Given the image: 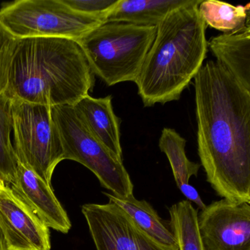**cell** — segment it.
I'll return each mask as SVG.
<instances>
[{"instance_id":"6da1fadb","label":"cell","mask_w":250,"mask_h":250,"mask_svg":"<svg viewBox=\"0 0 250 250\" xmlns=\"http://www.w3.org/2000/svg\"><path fill=\"white\" fill-rule=\"evenodd\" d=\"M197 146L216 194L250 203V91L208 61L194 77Z\"/></svg>"},{"instance_id":"7a4b0ae2","label":"cell","mask_w":250,"mask_h":250,"mask_svg":"<svg viewBox=\"0 0 250 250\" xmlns=\"http://www.w3.org/2000/svg\"><path fill=\"white\" fill-rule=\"evenodd\" d=\"M94 76L77 41L18 39L5 93L11 99L34 104L74 106L93 90Z\"/></svg>"},{"instance_id":"3957f363","label":"cell","mask_w":250,"mask_h":250,"mask_svg":"<svg viewBox=\"0 0 250 250\" xmlns=\"http://www.w3.org/2000/svg\"><path fill=\"white\" fill-rule=\"evenodd\" d=\"M201 2L172 11L156 27L135 83L145 106L178 101L203 66L208 42Z\"/></svg>"},{"instance_id":"277c9868","label":"cell","mask_w":250,"mask_h":250,"mask_svg":"<svg viewBox=\"0 0 250 250\" xmlns=\"http://www.w3.org/2000/svg\"><path fill=\"white\" fill-rule=\"evenodd\" d=\"M156 27L105 21L79 40L94 75L108 86L136 83Z\"/></svg>"},{"instance_id":"5b68a950","label":"cell","mask_w":250,"mask_h":250,"mask_svg":"<svg viewBox=\"0 0 250 250\" xmlns=\"http://www.w3.org/2000/svg\"><path fill=\"white\" fill-rule=\"evenodd\" d=\"M106 21L83 14L62 0H17L0 8V22L18 39L63 38L79 40Z\"/></svg>"},{"instance_id":"8992f818","label":"cell","mask_w":250,"mask_h":250,"mask_svg":"<svg viewBox=\"0 0 250 250\" xmlns=\"http://www.w3.org/2000/svg\"><path fill=\"white\" fill-rule=\"evenodd\" d=\"M52 114L61 136L64 160L84 165L114 195L125 197L134 194V185L123 160L89 131L73 106H54Z\"/></svg>"},{"instance_id":"52a82bcc","label":"cell","mask_w":250,"mask_h":250,"mask_svg":"<svg viewBox=\"0 0 250 250\" xmlns=\"http://www.w3.org/2000/svg\"><path fill=\"white\" fill-rule=\"evenodd\" d=\"M12 117L17 159L51 185L55 168L64 160L52 107L12 99Z\"/></svg>"},{"instance_id":"ba28073f","label":"cell","mask_w":250,"mask_h":250,"mask_svg":"<svg viewBox=\"0 0 250 250\" xmlns=\"http://www.w3.org/2000/svg\"><path fill=\"white\" fill-rule=\"evenodd\" d=\"M82 211L97 250H178L152 238L115 203L85 204Z\"/></svg>"},{"instance_id":"9c48e42d","label":"cell","mask_w":250,"mask_h":250,"mask_svg":"<svg viewBox=\"0 0 250 250\" xmlns=\"http://www.w3.org/2000/svg\"><path fill=\"white\" fill-rule=\"evenodd\" d=\"M197 219L204 250H250V203L213 201Z\"/></svg>"},{"instance_id":"30bf717a","label":"cell","mask_w":250,"mask_h":250,"mask_svg":"<svg viewBox=\"0 0 250 250\" xmlns=\"http://www.w3.org/2000/svg\"><path fill=\"white\" fill-rule=\"evenodd\" d=\"M0 225L8 250H50L46 224L9 186L0 188Z\"/></svg>"},{"instance_id":"8fae6325","label":"cell","mask_w":250,"mask_h":250,"mask_svg":"<svg viewBox=\"0 0 250 250\" xmlns=\"http://www.w3.org/2000/svg\"><path fill=\"white\" fill-rule=\"evenodd\" d=\"M49 228L68 233L71 222L51 185L18 162L15 181L9 186Z\"/></svg>"},{"instance_id":"7c38bea8","label":"cell","mask_w":250,"mask_h":250,"mask_svg":"<svg viewBox=\"0 0 250 250\" xmlns=\"http://www.w3.org/2000/svg\"><path fill=\"white\" fill-rule=\"evenodd\" d=\"M112 100L110 95L98 99L87 95L73 107L89 131L118 159L123 160L121 120L114 112Z\"/></svg>"},{"instance_id":"4fadbf2b","label":"cell","mask_w":250,"mask_h":250,"mask_svg":"<svg viewBox=\"0 0 250 250\" xmlns=\"http://www.w3.org/2000/svg\"><path fill=\"white\" fill-rule=\"evenodd\" d=\"M208 46L216 62L250 91V24L239 31L212 37Z\"/></svg>"},{"instance_id":"5bb4252c","label":"cell","mask_w":250,"mask_h":250,"mask_svg":"<svg viewBox=\"0 0 250 250\" xmlns=\"http://www.w3.org/2000/svg\"><path fill=\"white\" fill-rule=\"evenodd\" d=\"M196 0H118L106 21H118L145 27H157L172 11Z\"/></svg>"},{"instance_id":"9a60e30c","label":"cell","mask_w":250,"mask_h":250,"mask_svg":"<svg viewBox=\"0 0 250 250\" xmlns=\"http://www.w3.org/2000/svg\"><path fill=\"white\" fill-rule=\"evenodd\" d=\"M109 202L119 206L129 217L152 238L167 246H178L169 222L163 220L151 205L146 200H138L134 194L125 197L104 192Z\"/></svg>"},{"instance_id":"2e32d148","label":"cell","mask_w":250,"mask_h":250,"mask_svg":"<svg viewBox=\"0 0 250 250\" xmlns=\"http://www.w3.org/2000/svg\"><path fill=\"white\" fill-rule=\"evenodd\" d=\"M250 4L230 5L217 0L202 1L198 11L206 26L223 33L239 31L250 24Z\"/></svg>"},{"instance_id":"e0dca14e","label":"cell","mask_w":250,"mask_h":250,"mask_svg":"<svg viewBox=\"0 0 250 250\" xmlns=\"http://www.w3.org/2000/svg\"><path fill=\"white\" fill-rule=\"evenodd\" d=\"M187 140L175 129L164 128L159 139L161 151L165 153L171 168L178 188H181L189 182L191 177H197L200 169V164L191 162L186 154Z\"/></svg>"},{"instance_id":"ac0fdd59","label":"cell","mask_w":250,"mask_h":250,"mask_svg":"<svg viewBox=\"0 0 250 250\" xmlns=\"http://www.w3.org/2000/svg\"><path fill=\"white\" fill-rule=\"evenodd\" d=\"M171 229L178 250H204L198 227V213L191 202L182 200L169 208Z\"/></svg>"},{"instance_id":"d6986e66","label":"cell","mask_w":250,"mask_h":250,"mask_svg":"<svg viewBox=\"0 0 250 250\" xmlns=\"http://www.w3.org/2000/svg\"><path fill=\"white\" fill-rule=\"evenodd\" d=\"M13 132L12 99L0 94V180L11 186L15 181L18 159L11 141Z\"/></svg>"},{"instance_id":"ffe728a7","label":"cell","mask_w":250,"mask_h":250,"mask_svg":"<svg viewBox=\"0 0 250 250\" xmlns=\"http://www.w3.org/2000/svg\"><path fill=\"white\" fill-rule=\"evenodd\" d=\"M18 39L0 22V94L8 88L10 68Z\"/></svg>"},{"instance_id":"44dd1931","label":"cell","mask_w":250,"mask_h":250,"mask_svg":"<svg viewBox=\"0 0 250 250\" xmlns=\"http://www.w3.org/2000/svg\"><path fill=\"white\" fill-rule=\"evenodd\" d=\"M118 0H62L70 8L83 14L106 20Z\"/></svg>"},{"instance_id":"7402d4cb","label":"cell","mask_w":250,"mask_h":250,"mask_svg":"<svg viewBox=\"0 0 250 250\" xmlns=\"http://www.w3.org/2000/svg\"><path fill=\"white\" fill-rule=\"evenodd\" d=\"M0 250H8L5 235H4L1 225H0Z\"/></svg>"},{"instance_id":"603a6c76","label":"cell","mask_w":250,"mask_h":250,"mask_svg":"<svg viewBox=\"0 0 250 250\" xmlns=\"http://www.w3.org/2000/svg\"><path fill=\"white\" fill-rule=\"evenodd\" d=\"M4 185H5V184H4V183L2 182L1 180H0V188H1L2 187H3Z\"/></svg>"}]
</instances>
